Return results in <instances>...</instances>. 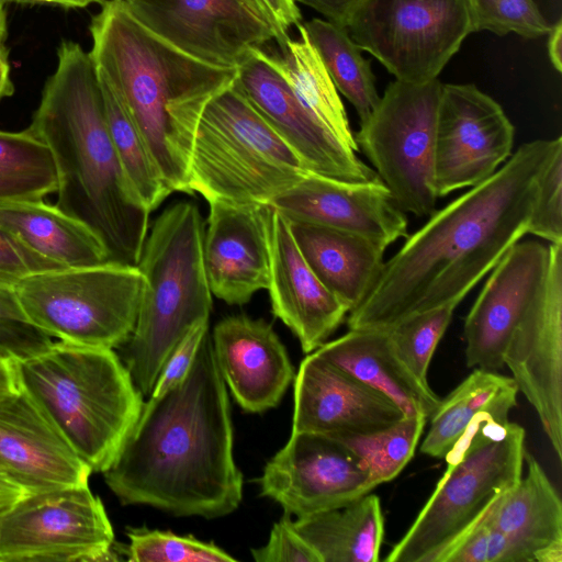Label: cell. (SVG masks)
<instances>
[{
    "label": "cell",
    "mask_w": 562,
    "mask_h": 562,
    "mask_svg": "<svg viewBox=\"0 0 562 562\" xmlns=\"http://www.w3.org/2000/svg\"><path fill=\"white\" fill-rule=\"evenodd\" d=\"M562 137L525 143L485 181L471 187L405 238L349 329L390 330L414 314L458 303L528 232L540 177Z\"/></svg>",
    "instance_id": "1"
},
{
    "label": "cell",
    "mask_w": 562,
    "mask_h": 562,
    "mask_svg": "<svg viewBox=\"0 0 562 562\" xmlns=\"http://www.w3.org/2000/svg\"><path fill=\"white\" fill-rule=\"evenodd\" d=\"M227 386L209 333L184 378L144 403L104 481L122 505L218 518L239 506Z\"/></svg>",
    "instance_id": "2"
},
{
    "label": "cell",
    "mask_w": 562,
    "mask_h": 562,
    "mask_svg": "<svg viewBox=\"0 0 562 562\" xmlns=\"http://www.w3.org/2000/svg\"><path fill=\"white\" fill-rule=\"evenodd\" d=\"M49 148L58 187L56 206L106 244L111 260L136 265L148 217L130 202L106 125L95 65L78 43L63 41L27 127Z\"/></svg>",
    "instance_id": "3"
},
{
    "label": "cell",
    "mask_w": 562,
    "mask_h": 562,
    "mask_svg": "<svg viewBox=\"0 0 562 562\" xmlns=\"http://www.w3.org/2000/svg\"><path fill=\"white\" fill-rule=\"evenodd\" d=\"M178 192L207 203L269 204L308 170L235 83L170 116Z\"/></svg>",
    "instance_id": "4"
},
{
    "label": "cell",
    "mask_w": 562,
    "mask_h": 562,
    "mask_svg": "<svg viewBox=\"0 0 562 562\" xmlns=\"http://www.w3.org/2000/svg\"><path fill=\"white\" fill-rule=\"evenodd\" d=\"M91 19L90 56L120 97L154 167L171 192L178 178L168 149L169 117L232 85L236 69L202 63L144 26L123 0H101Z\"/></svg>",
    "instance_id": "5"
},
{
    "label": "cell",
    "mask_w": 562,
    "mask_h": 562,
    "mask_svg": "<svg viewBox=\"0 0 562 562\" xmlns=\"http://www.w3.org/2000/svg\"><path fill=\"white\" fill-rule=\"evenodd\" d=\"M16 362L20 385L92 472H105L144 405L120 357L110 348L58 340Z\"/></svg>",
    "instance_id": "6"
},
{
    "label": "cell",
    "mask_w": 562,
    "mask_h": 562,
    "mask_svg": "<svg viewBox=\"0 0 562 562\" xmlns=\"http://www.w3.org/2000/svg\"><path fill=\"white\" fill-rule=\"evenodd\" d=\"M199 207L173 203L156 217L136 262L143 289L136 324L122 346L123 362L144 397L184 335L209 321L212 293L203 261Z\"/></svg>",
    "instance_id": "7"
},
{
    "label": "cell",
    "mask_w": 562,
    "mask_h": 562,
    "mask_svg": "<svg viewBox=\"0 0 562 562\" xmlns=\"http://www.w3.org/2000/svg\"><path fill=\"white\" fill-rule=\"evenodd\" d=\"M525 429L484 420L443 458L447 469L387 562H441L445 553L521 477Z\"/></svg>",
    "instance_id": "8"
},
{
    "label": "cell",
    "mask_w": 562,
    "mask_h": 562,
    "mask_svg": "<svg viewBox=\"0 0 562 562\" xmlns=\"http://www.w3.org/2000/svg\"><path fill=\"white\" fill-rule=\"evenodd\" d=\"M142 289L137 266L116 260L40 271L14 284L29 323L59 341L110 349L131 337Z\"/></svg>",
    "instance_id": "9"
},
{
    "label": "cell",
    "mask_w": 562,
    "mask_h": 562,
    "mask_svg": "<svg viewBox=\"0 0 562 562\" xmlns=\"http://www.w3.org/2000/svg\"><path fill=\"white\" fill-rule=\"evenodd\" d=\"M442 83L394 80L353 134L398 207L415 216L436 211L434 156Z\"/></svg>",
    "instance_id": "10"
},
{
    "label": "cell",
    "mask_w": 562,
    "mask_h": 562,
    "mask_svg": "<svg viewBox=\"0 0 562 562\" xmlns=\"http://www.w3.org/2000/svg\"><path fill=\"white\" fill-rule=\"evenodd\" d=\"M346 29L396 80L412 83L438 78L473 33L468 0H358Z\"/></svg>",
    "instance_id": "11"
},
{
    "label": "cell",
    "mask_w": 562,
    "mask_h": 562,
    "mask_svg": "<svg viewBox=\"0 0 562 562\" xmlns=\"http://www.w3.org/2000/svg\"><path fill=\"white\" fill-rule=\"evenodd\" d=\"M117 552L89 485L27 494L0 516V562L116 561Z\"/></svg>",
    "instance_id": "12"
},
{
    "label": "cell",
    "mask_w": 562,
    "mask_h": 562,
    "mask_svg": "<svg viewBox=\"0 0 562 562\" xmlns=\"http://www.w3.org/2000/svg\"><path fill=\"white\" fill-rule=\"evenodd\" d=\"M131 13L182 53L237 69L255 48L283 36L254 0H128Z\"/></svg>",
    "instance_id": "13"
},
{
    "label": "cell",
    "mask_w": 562,
    "mask_h": 562,
    "mask_svg": "<svg viewBox=\"0 0 562 562\" xmlns=\"http://www.w3.org/2000/svg\"><path fill=\"white\" fill-rule=\"evenodd\" d=\"M515 127L502 105L471 83H442L435 136L438 198L488 179L510 156Z\"/></svg>",
    "instance_id": "14"
},
{
    "label": "cell",
    "mask_w": 562,
    "mask_h": 562,
    "mask_svg": "<svg viewBox=\"0 0 562 562\" xmlns=\"http://www.w3.org/2000/svg\"><path fill=\"white\" fill-rule=\"evenodd\" d=\"M260 494L296 518L342 507L378 483L341 441L315 432H291L286 445L266 464Z\"/></svg>",
    "instance_id": "15"
},
{
    "label": "cell",
    "mask_w": 562,
    "mask_h": 562,
    "mask_svg": "<svg viewBox=\"0 0 562 562\" xmlns=\"http://www.w3.org/2000/svg\"><path fill=\"white\" fill-rule=\"evenodd\" d=\"M234 83L308 171L346 181L380 180L302 102L262 47L237 67Z\"/></svg>",
    "instance_id": "16"
},
{
    "label": "cell",
    "mask_w": 562,
    "mask_h": 562,
    "mask_svg": "<svg viewBox=\"0 0 562 562\" xmlns=\"http://www.w3.org/2000/svg\"><path fill=\"white\" fill-rule=\"evenodd\" d=\"M543 285L515 327L504 352L518 392L536 409L562 459V243L549 244Z\"/></svg>",
    "instance_id": "17"
},
{
    "label": "cell",
    "mask_w": 562,
    "mask_h": 562,
    "mask_svg": "<svg viewBox=\"0 0 562 562\" xmlns=\"http://www.w3.org/2000/svg\"><path fill=\"white\" fill-rule=\"evenodd\" d=\"M550 259L548 243L518 240L490 271L463 327L469 368L495 371L515 327L541 290Z\"/></svg>",
    "instance_id": "18"
},
{
    "label": "cell",
    "mask_w": 562,
    "mask_h": 562,
    "mask_svg": "<svg viewBox=\"0 0 562 562\" xmlns=\"http://www.w3.org/2000/svg\"><path fill=\"white\" fill-rule=\"evenodd\" d=\"M0 472L33 494L89 485L92 470L20 385L0 394Z\"/></svg>",
    "instance_id": "19"
},
{
    "label": "cell",
    "mask_w": 562,
    "mask_h": 562,
    "mask_svg": "<svg viewBox=\"0 0 562 562\" xmlns=\"http://www.w3.org/2000/svg\"><path fill=\"white\" fill-rule=\"evenodd\" d=\"M289 221L360 235L387 248L408 236V218L382 181H346L308 171L269 203Z\"/></svg>",
    "instance_id": "20"
},
{
    "label": "cell",
    "mask_w": 562,
    "mask_h": 562,
    "mask_svg": "<svg viewBox=\"0 0 562 562\" xmlns=\"http://www.w3.org/2000/svg\"><path fill=\"white\" fill-rule=\"evenodd\" d=\"M387 396L308 353L294 376L292 432H315L338 438L369 435L404 417Z\"/></svg>",
    "instance_id": "21"
},
{
    "label": "cell",
    "mask_w": 562,
    "mask_h": 562,
    "mask_svg": "<svg viewBox=\"0 0 562 562\" xmlns=\"http://www.w3.org/2000/svg\"><path fill=\"white\" fill-rule=\"evenodd\" d=\"M203 235V261L212 295L246 304L270 279L269 204L213 201Z\"/></svg>",
    "instance_id": "22"
},
{
    "label": "cell",
    "mask_w": 562,
    "mask_h": 562,
    "mask_svg": "<svg viewBox=\"0 0 562 562\" xmlns=\"http://www.w3.org/2000/svg\"><path fill=\"white\" fill-rule=\"evenodd\" d=\"M269 244L267 290L272 313L297 337L302 350L311 353L340 326L349 308L316 277L296 245L289 220L272 206Z\"/></svg>",
    "instance_id": "23"
},
{
    "label": "cell",
    "mask_w": 562,
    "mask_h": 562,
    "mask_svg": "<svg viewBox=\"0 0 562 562\" xmlns=\"http://www.w3.org/2000/svg\"><path fill=\"white\" fill-rule=\"evenodd\" d=\"M211 339L225 384L244 411L262 413L279 404L295 375L271 324L228 316L215 325Z\"/></svg>",
    "instance_id": "24"
},
{
    "label": "cell",
    "mask_w": 562,
    "mask_h": 562,
    "mask_svg": "<svg viewBox=\"0 0 562 562\" xmlns=\"http://www.w3.org/2000/svg\"><path fill=\"white\" fill-rule=\"evenodd\" d=\"M525 477L502 493L483 518L503 532L525 562H562V503L538 460L527 450Z\"/></svg>",
    "instance_id": "25"
},
{
    "label": "cell",
    "mask_w": 562,
    "mask_h": 562,
    "mask_svg": "<svg viewBox=\"0 0 562 562\" xmlns=\"http://www.w3.org/2000/svg\"><path fill=\"white\" fill-rule=\"evenodd\" d=\"M313 352L387 396L404 415L428 419L439 405V396L407 367L387 330L349 329Z\"/></svg>",
    "instance_id": "26"
},
{
    "label": "cell",
    "mask_w": 562,
    "mask_h": 562,
    "mask_svg": "<svg viewBox=\"0 0 562 562\" xmlns=\"http://www.w3.org/2000/svg\"><path fill=\"white\" fill-rule=\"evenodd\" d=\"M305 261L349 312L358 306L382 270L385 248L360 235L289 221Z\"/></svg>",
    "instance_id": "27"
},
{
    "label": "cell",
    "mask_w": 562,
    "mask_h": 562,
    "mask_svg": "<svg viewBox=\"0 0 562 562\" xmlns=\"http://www.w3.org/2000/svg\"><path fill=\"white\" fill-rule=\"evenodd\" d=\"M0 228L63 268L111 260L106 244L93 229L44 200L0 203Z\"/></svg>",
    "instance_id": "28"
},
{
    "label": "cell",
    "mask_w": 562,
    "mask_h": 562,
    "mask_svg": "<svg viewBox=\"0 0 562 562\" xmlns=\"http://www.w3.org/2000/svg\"><path fill=\"white\" fill-rule=\"evenodd\" d=\"M518 387L513 378L492 370L474 369L430 415V428L420 451L443 459L460 437L484 420L509 422L517 406Z\"/></svg>",
    "instance_id": "29"
},
{
    "label": "cell",
    "mask_w": 562,
    "mask_h": 562,
    "mask_svg": "<svg viewBox=\"0 0 562 562\" xmlns=\"http://www.w3.org/2000/svg\"><path fill=\"white\" fill-rule=\"evenodd\" d=\"M321 562H378L384 538L379 496L366 494L330 510L293 521Z\"/></svg>",
    "instance_id": "30"
},
{
    "label": "cell",
    "mask_w": 562,
    "mask_h": 562,
    "mask_svg": "<svg viewBox=\"0 0 562 562\" xmlns=\"http://www.w3.org/2000/svg\"><path fill=\"white\" fill-rule=\"evenodd\" d=\"M299 38L285 41L280 54H269L302 102L347 147L359 151L339 93L303 24Z\"/></svg>",
    "instance_id": "31"
},
{
    "label": "cell",
    "mask_w": 562,
    "mask_h": 562,
    "mask_svg": "<svg viewBox=\"0 0 562 562\" xmlns=\"http://www.w3.org/2000/svg\"><path fill=\"white\" fill-rule=\"evenodd\" d=\"M108 130L131 204L149 217L172 193L154 167L144 140L124 103L99 74Z\"/></svg>",
    "instance_id": "32"
},
{
    "label": "cell",
    "mask_w": 562,
    "mask_h": 562,
    "mask_svg": "<svg viewBox=\"0 0 562 562\" xmlns=\"http://www.w3.org/2000/svg\"><path fill=\"white\" fill-rule=\"evenodd\" d=\"M303 27L337 91L353 105L362 122L380 100L370 61L346 27L324 19H312Z\"/></svg>",
    "instance_id": "33"
},
{
    "label": "cell",
    "mask_w": 562,
    "mask_h": 562,
    "mask_svg": "<svg viewBox=\"0 0 562 562\" xmlns=\"http://www.w3.org/2000/svg\"><path fill=\"white\" fill-rule=\"evenodd\" d=\"M57 171L49 148L29 128L0 130V203L43 200L56 193Z\"/></svg>",
    "instance_id": "34"
},
{
    "label": "cell",
    "mask_w": 562,
    "mask_h": 562,
    "mask_svg": "<svg viewBox=\"0 0 562 562\" xmlns=\"http://www.w3.org/2000/svg\"><path fill=\"white\" fill-rule=\"evenodd\" d=\"M427 418L405 415L386 429L338 437L367 467L378 485L393 480L414 456ZM334 438V437H333Z\"/></svg>",
    "instance_id": "35"
},
{
    "label": "cell",
    "mask_w": 562,
    "mask_h": 562,
    "mask_svg": "<svg viewBox=\"0 0 562 562\" xmlns=\"http://www.w3.org/2000/svg\"><path fill=\"white\" fill-rule=\"evenodd\" d=\"M128 546L122 549L133 562H226L236 561L212 542L192 536L147 528H128Z\"/></svg>",
    "instance_id": "36"
},
{
    "label": "cell",
    "mask_w": 562,
    "mask_h": 562,
    "mask_svg": "<svg viewBox=\"0 0 562 562\" xmlns=\"http://www.w3.org/2000/svg\"><path fill=\"white\" fill-rule=\"evenodd\" d=\"M458 303H448L403 319L389 331L392 344L407 367L423 382Z\"/></svg>",
    "instance_id": "37"
},
{
    "label": "cell",
    "mask_w": 562,
    "mask_h": 562,
    "mask_svg": "<svg viewBox=\"0 0 562 562\" xmlns=\"http://www.w3.org/2000/svg\"><path fill=\"white\" fill-rule=\"evenodd\" d=\"M473 32L488 31L504 36L515 33L539 38L551 29L535 0H468Z\"/></svg>",
    "instance_id": "38"
},
{
    "label": "cell",
    "mask_w": 562,
    "mask_h": 562,
    "mask_svg": "<svg viewBox=\"0 0 562 562\" xmlns=\"http://www.w3.org/2000/svg\"><path fill=\"white\" fill-rule=\"evenodd\" d=\"M53 338L29 323L14 285L0 282V357L22 361L53 345Z\"/></svg>",
    "instance_id": "39"
},
{
    "label": "cell",
    "mask_w": 562,
    "mask_h": 562,
    "mask_svg": "<svg viewBox=\"0 0 562 562\" xmlns=\"http://www.w3.org/2000/svg\"><path fill=\"white\" fill-rule=\"evenodd\" d=\"M527 234L548 244L562 243V147L540 177Z\"/></svg>",
    "instance_id": "40"
},
{
    "label": "cell",
    "mask_w": 562,
    "mask_h": 562,
    "mask_svg": "<svg viewBox=\"0 0 562 562\" xmlns=\"http://www.w3.org/2000/svg\"><path fill=\"white\" fill-rule=\"evenodd\" d=\"M441 562H525L507 537L483 516L442 557Z\"/></svg>",
    "instance_id": "41"
},
{
    "label": "cell",
    "mask_w": 562,
    "mask_h": 562,
    "mask_svg": "<svg viewBox=\"0 0 562 562\" xmlns=\"http://www.w3.org/2000/svg\"><path fill=\"white\" fill-rule=\"evenodd\" d=\"M291 515L282 516L272 527L268 542L251 549L257 562H321L312 547L293 527Z\"/></svg>",
    "instance_id": "42"
},
{
    "label": "cell",
    "mask_w": 562,
    "mask_h": 562,
    "mask_svg": "<svg viewBox=\"0 0 562 562\" xmlns=\"http://www.w3.org/2000/svg\"><path fill=\"white\" fill-rule=\"evenodd\" d=\"M57 268L63 267L40 256L0 228V282L14 285L32 273Z\"/></svg>",
    "instance_id": "43"
},
{
    "label": "cell",
    "mask_w": 562,
    "mask_h": 562,
    "mask_svg": "<svg viewBox=\"0 0 562 562\" xmlns=\"http://www.w3.org/2000/svg\"><path fill=\"white\" fill-rule=\"evenodd\" d=\"M207 329L209 321H203L195 324L184 335L164 364L148 398L162 395L184 378Z\"/></svg>",
    "instance_id": "44"
},
{
    "label": "cell",
    "mask_w": 562,
    "mask_h": 562,
    "mask_svg": "<svg viewBox=\"0 0 562 562\" xmlns=\"http://www.w3.org/2000/svg\"><path fill=\"white\" fill-rule=\"evenodd\" d=\"M258 7L273 22L283 36L292 25H299L302 19L301 12L292 0H254Z\"/></svg>",
    "instance_id": "45"
},
{
    "label": "cell",
    "mask_w": 562,
    "mask_h": 562,
    "mask_svg": "<svg viewBox=\"0 0 562 562\" xmlns=\"http://www.w3.org/2000/svg\"><path fill=\"white\" fill-rule=\"evenodd\" d=\"M322 14L325 20L346 27L358 0H292Z\"/></svg>",
    "instance_id": "46"
},
{
    "label": "cell",
    "mask_w": 562,
    "mask_h": 562,
    "mask_svg": "<svg viewBox=\"0 0 562 562\" xmlns=\"http://www.w3.org/2000/svg\"><path fill=\"white\" fill-rule=\"evenodd\" d=\"M29 493L0 472V516Z\"/></svg>",
    "instance_id": "47"
},
{
    "label": "cell",
    "mask_w": 562,
    "mask_h": 562,
    "mask_svg": "<svg viewBox=\"0 0 562 562\" xmlns=\"http://www.w3.org/2000/svg\"><path fill=\"white\" fill-rule=\"evenodd\" d=\"M548 38V55L552 66L558 72L562 71V21L551 25Z\"/></svg>",
    "instance_id": "48"
},
{
    "label": "cell",
    "mask_w": 562,
    "mask_h": 562,
    "mask_svg": "<svg viewBox=\"0 0 562 562\" xmlns=\"http://www.w3.org/2000/svg\"><path fill=\"white\" fill-rule=\"evenodd\" d=\"M20 387L18 362L11 358L0 357V394Z\"/></svg>",
    "instance_id": "49"
},
{
    "label": "cell",
    "mask_w": 562,
    "mask_h": 562,
    "mask_svg": "<svg viewBox=\"0 0 562 562\" xmlns=\"http://www.w3.org/2000/svg\"><path fill=\"white\" fill-rule=\"evenodd\" d=\"M13 92L14 85L11 80L9 53L3 44L0 45V101L7 97H11Z\"/></svg>",
    "instance_id": "50"
},
{
    "label": "cell",
    "mask_w": 562,
    "mask_h": 562,
    "mask_svg": "<svg viewBox=\"0 0 562 562\" xmlns=\"http://www.w3.org/2000/svg\"><path fill=\"white\" fill-rule=\"evenodd\" d=\"M2 1H21V2H41L53 3L65 8H86L91 3L100 2L101 0H2Z\"/></svg>",
    "instance_id": "51"
},
{
    "label": "cell",
    "mask_w": 562,
    "mask_h": 562,
    "mask_svg": "<svg viewBox=\"0 0 562 562\" xmlns=\"http://www.w3.org/2000/svg\"><path fill=\"white\" fill-rule=\"evenodd\" d=\"M7 37V14L4 1L0 0V45L4 44Z\"/></svg>",
    "instance_id": "52"
},
{
    "label": "cell",
    "mask_w": 562,
    "mask_h": 562,
    "mask_svg": "<svg viewBox=\"0 0 562 562\" xmlns=\"http://www.w3.org/2000/svg\"><path fill=\"white\" fill-rule=\"evenodd\" d=\"M123 1H128V0H123Z\"/></svg>",
    "instance_id": "53"
}]
</instances>
